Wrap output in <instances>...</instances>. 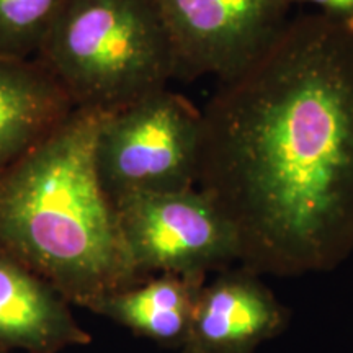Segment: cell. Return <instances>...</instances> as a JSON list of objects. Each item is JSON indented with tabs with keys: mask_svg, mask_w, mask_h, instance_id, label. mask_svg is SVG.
<instances>
[{
	"mask_svg": "<svg viewBox=\"0 0 353 353\" xmlns=\"http://www.w3.org/2000/svg\"><path fill=\"white\" fill-rule=\"evenodd\" d=\"M203 114L196 187L257 275L337 268L353 252V25L286 21Z\"/></svg>",
	"mask_w": 353,
	"mask_h": 353,
	"instance_id": "obj_1",
	"label": "cell"
},
{
	"mask_svg": "<svg viewBox=\"0 0 353 353\" xmlns=\"http://www.w3.org/2000/svg\"><path fill=\"white\" fill-rule=\"evenodd\" d=\"M105 114L74 108L0 170V255L85 309L141 281L117 205L95 170V139Z\"/></svg>",
	"mask_w": 353,
	"mask_h": 353,
	"instance_id": "obj_2",
	"label": "cell"
},
{
	"mask_svg": "<svg viewBox=\"0 0 353 353\" xmlns=\"http://www.w3.org/2000/svg\"><path fill=\"white\" fill-rule=\"evenodd\" d=\"M37 61L74 108L112 113L174 79V57L152 0H68Z\"/></svg>",
	"mask_w": 353,
	"mask_h": 353,
	"instance_id": "obj_3",
	"label": "cell"
},
{
	"mask_svg": "<svg viewBox=\"0 0 353 353\" xmlns=\"http://www.w3.org/2000/svg\"><path fill=\"white\" fill-rule=\"evenodd\" d=\"M203 114L169 88L105 114L95 139L99 182L114 205L125 198L195 188Z\"/></svg>",
	"mask_w": 353,
	"mask_h": 353,
	"instance_id": "obj_4",
	"label": "cell"
},
{
	"mask_svg": "<svg viewBox=\"0 0 353 353\" xmlns=\"http://www.w3.org/2000/svg\"><path fill=\"white\" fill-rule=\"evenodd\" d=\"M117 211L141 280L159 273L208 276L239 263L236 232L198 187L125 198Z\"/></svg>",
	"mask_w": 353,
	"mask_h": 353,
	"instance_id": "obj_5",
	"label": "cell"
},
{
	"mask_svg": "<svg viewBox=\"0 0 353 353\" xmlns=\"http://www.w3.org/2000/svg\"><path fill=\"white\" fill-rule=\"evenodd\" d=\"M161 17L174 79H228L270 44L288 21L285 0H152Z\"/></svg>",
	"mask_w": 353,
	"mask_h": 353,
	"instance_id": "obj_6",
	"label": "cell"
},
{
	"mask_svg": "<svg viewBox=\"0 0 353 353\" xmlns=\"http://www.w3.org/2000/svg\"><path fill=\"white\" fill-rule=\"evenodd\" d=\"M288 327V311L257 273L237 263L206 281L180 353H254Z\"/></svg>",
	"mask_w": 353,
	"mask_h": 353,
	"instance_id": "obj_7",
	"label": "cell"
},
{
	"mask_svg": "<svg viewBox=\"0 0 353 353\" xmlns=\"http://www.w3.org/2000/svg\"><path fill=\"white\" fill-rule=\"evenodd\" d=\"M59 291L23 265L0 255V345L25 353H59L88 345L92 335Z\"/></svg>",
	"mask_w": 353,
	"mask_h": 353,
	"instance_id": "obj_8",
	"label": "cell"
},
{
	"mask_svg": "<svg viewBox=\"0 0 353 353\" xmlns=\"http://www.w3.org/2000/svg\"><path fill=\"white\" fill-rule=\"evenodd\" d=\"M205 283L206 276L159 273L101 296L88 311L117 322L138 337L180 352Z\"/></svg>",
	"mask_w": 353,
	"mask_h": 353,
	"instance_id": "obj_9",
	"label": "cell"
},
{
	"mask_svg": "<svg viewBox=\"0 0 353 353\" xmlns=\"http://www.w3.org/2000/svg\"><path fill=\"white\" fill-rule=\"evenodd\" d=\"M74 110L37 59L0 57V170L39 143Z\"/></svg>",
	"mask_w": 353,
	"mask_h": 353,
	"instance_id": "obj_10",
	"label": "cell"
},
{
	"mask_svg": "<svg viewBox=\"0 0 353 353\" xmlns=\"http://www.w3.org/2000/svg\"><path fill=\"white\" fill-rule=\"evenodd\" d=\"M68 0H0V57L37 59Z\"/></svg>",
	"mask_w": 353,
	"mask_h": 353,
	"instance_id": "obj_11",
	"label": "cell"
},
{
	"mask_svg": "<svg viewBox=\"0 0 353 353\" xmlns=\"http://www.w3.org/2000/svg\"><path fill=\"white\" fill-rule=\"evenodd\" d=\"M285 2H288L290 6L311 3L319 8V13L353 25V0H285Z\"/></svg>",
	"mask_w": 353,
	"mask_h": 353,
	"instance_id": "obj_12",
	"label": "cell"
},
{
	"mask_svg": "<svg viewBox=\"0 0 353 353\" xmlns=\"http://www.w3.org/2000/svg\"><path fill=\"white\" fill-rule=\"evenodd\" d=\"M0 353H8V350H7V348H3L2 345H0Z\"/></svg>",
	"mask_w": 353,
	"mask_h": 353,
	"instance_id": "obj_13",
	"label": "cell"
}]
</instances>
